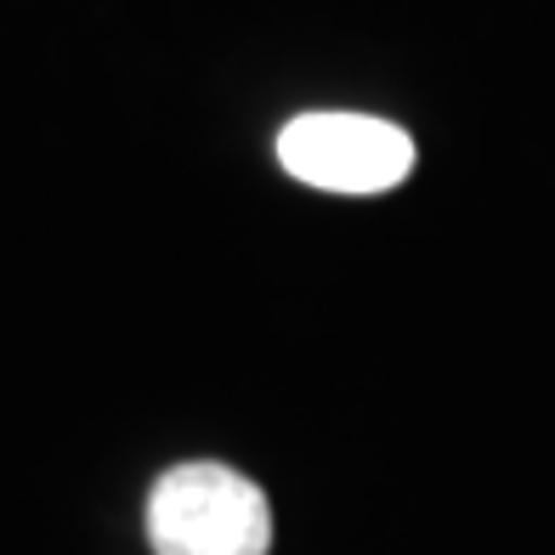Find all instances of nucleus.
I'll return each instance as SVG.
<instances>
[{"mask_svg": "<svg viewBox=\"0 0 555 555\" xmlns=\"http://www.w3.org/2000/svg\"><path fill=\"white\" fill-rule=\"evenodd\" d=\"M278 165L323 193H391L414 170V137L374 114H295L278 131Z\"/></svg>", "mask_w": 555, "mask_h": 555, "instance_id": "obj_2", "label": "nucleus"}, {"mask_svg": "<svg viewBox=\"0 0 555 555\" xmlns=\"http://www.w3.org/2000/svg\"><path fill=\"white\" fill-rule=\"evenodd\" d=\"M147 544L154 555H267L272 504L233 465H176L147 499Z\"/></svg>", "mask_w": 555, "mask_h": 555, "instance_id": "obj_1", "label": "nucleus"}]
</instances>
